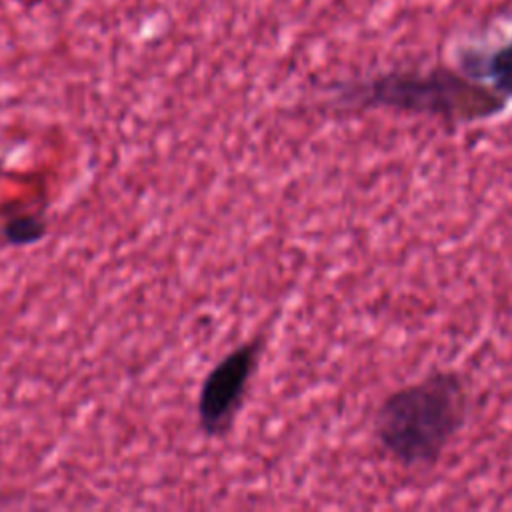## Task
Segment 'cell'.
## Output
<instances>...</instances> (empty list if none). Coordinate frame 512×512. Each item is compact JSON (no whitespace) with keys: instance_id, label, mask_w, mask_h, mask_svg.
<instances>
[{"instance_id":"cell-5","label":"cell","mask_w":512,"mask_h":512,"mask_svg":"<svg viewBox=\"0 0 512 512\" xmlns=\"http://www.w3.org/2000/svg\"><path fill=\"white\" fill-rule=\"evenodd\" d=\"M46 234V220L38 214H20L4 224V238L8 244L24 246L38 242Z\"/></svg>"},{"instance_id":"cell-3","label":"cell","mask_w":512,"mask_h":512,"mask_svg":"<svg viewBox=\"0 0 512 512\" xmlns=\"http://www.w3.org/2000/svg\"><path fill=\"white\" fill-rule=\"evenodd\" d=\"M260 356L262 338L256 336L232 348L206 374L196 404L198 424L204 436L222 438L232 430L258 370Z\"/></svg>"},{"instance_id":"cell-4","label":"cell","mask_w":512,"mask_h":512,"mask_svg":"<svg viewBox=\"0 0 512 512\" xmlns=\"http://www.w3.org/2000/svg\"><path fill=\"white\" fill-rule=\"evenodd\" d=\"M458 68L486 82L508 102L512 100V36L486 52L464 50L458 58Z\"/></svg>"},{"instance_id":"cell-2","label":"cell","mask_w":512,"mask_h":512,"mask_svg":"<svg viewBox=\"0 0 512 512\" xmlns=\"http://www.w3.org/2000/svg\"><path fill=\"white\" fill-rule=\"evenodd\" d=\"M346 110H390L438 118L448 124L484 122L502 114L508 100L458 66L394 68L336 86Z\"/></svg>"},{"instance_id":"cell-6","label":"cell","mask_w":512,"mask_h":512,"mask_svg":"<svg viewBox=\"0 0 512 512\" xmlns=\"http://www.w3.org/2000/svg\"><path fill=\"white\" fill-rule=\"evenodd\" d=\"M62 2H68V0H62Z\"/></svg>"},{"instance_id":"cell-1","label":"cell","mask_w":512,"mask_h":512,"mask_svg":"<svg viewBox=\"0 0 512 512\" xmlns=\"http://www.w3.org/2000/svg\"><path fill=\"white\" fill-rule=\"evenodd\" d=\"M470 388L458 370L440 368L386 394L372 434L380 452L402 468H430L462 432Z\"/></svg>"}]
</instances>
